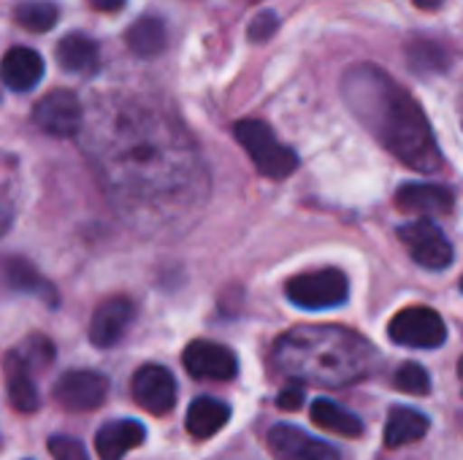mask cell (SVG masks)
<instances>
[{"instance_id": "obj_1", "label": "cell", "mask_w": 463, "mask_h": 460, "mask_svg": "<svg viewBox=\"0 0 463 460\" xmlns=\"http://www.w3.org/2000/svg\"><path fill=\"white\" fill-rule=\"evenodd\" d=\"M100 122L90 149L128 222L157 230L198 211L206 182L198 152L176 122L133 103L111 108Z\"/></svg>"}, {"instance_id": "obj_2", "label": "cell", "mask_w": 463, "mask_h": 460, "mask_svg": "<svg viewBox=\"0 0 463 460\" xmlns=\"http://www.w3.org/2000/svg\"><path fill=\"white\" fill-rule=\"evenodd\" d=\"M345 100L355 117L404 165L434 174L442 155L420 103L377 65H355L345 73Z\"/></svg>"}, {"instance_id": "obj_3", "label": "cell", "mask_w": 463, "mask_h": 460, "mask_svg": "<svg viewBox=\"0 0 463 460\" xmlns=\"http://www.w3.org/2000/svg\"><path fill=\"white\" fill-rule=\"evenodd\" d=\"M274 363L296 382L320 388H345L374 371V347L339 325H301L285 333L274 347Z\"/></svg>"}, {"instance_id": "obj_4", "label": "cell", "mask_w": 463, "mask_h": 460, "mask_svg": "<svg viewBox=\"0 0 463 460\" xmlns=\"http://www.w3.org/2000/svg\"><path fill=\"white\" fill-rule=\"evenodd\" d=\"M236 141L244 146V152L250 155V160L255 163V168L269 176V179H285L298 168V155L285 146L282 141H277L274 130L260 122V119H241L233 127Z\"/></svg>"}, {"instance_id": "obj_5", "label": "cell", "mask_w": 463, "mask_h": 460, "mask_svg": "<svg viewBox=\"0 0 463 460\" xmlns=\"http://www.w3.org/2000/svg\"><path fill=\"white\" fill-rule=\"evenodd\" d=\"M288 301L296 304L298 309L309 312H323V309H336L347 301L350 285L347 277L336 268H323L312 274L293 277L285 287Z\"/></svg>"}, {"instance_id": "obj_6", "label": "cell", "mask_w": 463, "mask_h": 460, "mask_svg": "<svg viewBox=\"0 0 463 460\" xmlns=\"http://www.w3.org/2000/svg\"><path fill=\"white\" fill-rule=\"evenodd\" d=\"M388 333H391V339L396 344L415 347V350H437L448 339L445 320L429 306H407V309H402L391 320Z\"/></svg>"}, {"instance_id": "obj_7", "label": "cell", "mask_w": 463, "mask_h": 460, "mask_svg": "<svg viewBox=\"0 0 463 460\" xmlns=\"http://www.w3.org/2000/svg\"><path fill=\"white\" fill-rule=\"evenodd\" d=\"M399 239L420 268L445 271L453 263V247L434 220H415L404 225L399 230Z\"/></svg>"}, {"instance_id": "obj_8", "label": "cell", "mask_w": 463, "mask_h": 460, "mask_svg": "<svg viewBox=\"0 0 463 460\" xmlns=\"http://www.w3.org/2000/svg\"><path fill=\"white\" fill-rule=\"evenodd\" d=\"M33 122L46 136L71 138L84 127V108L71 89H52L35 103Z\"/></svg>"}, {"instance_id": "obj_9", "label": "cell", "mask_w": 463, "mask_h": 460, "mask_svg": "<svg viewBox=\"0 0 463 460\" xmlns=\"http://www.w3.org/2000/svg\"><path fill=\"white\" fill-rule=\"evenodd\" d=\"M109 396V380L98 371H65L54 382V401L68 412H92Z\"/></svg>"}, {"instance_id": "obj_10", "label": "cell", "mask_w": 463, "mask_h": 460, "mask_svg": "<svg viewBox=\"0 0 463 460\" xmlns=\"http://www.w3.org/2000/svg\"><path fill=\"white\" fill-rule=\"evenodd\" d=\"M182 363H184L190 377L206 380V382H228L239 371L236 355L228 347H222L217 342H206V339H198V342L187 344V350L182 355Z\"/></svg>"}, {"instance_id": "obj_11", "label": "cell", "mask_w": 463, "mask_h": 460, "mask_svg": "<svg viewBox=\"0 0 463 460\" xmlns=\"http://www.w3.org/2000/svg\"><path fill=\"white\" fill-rule=\"evenodd\" d=\"M130 390H133L136 404L152 415H165L176 404V380L165 366H157V363L141 366L133 374Z\"/></svg>"}, {"instance_id": "obj_12", "label": "cell", "mask_w": 463, "mask_h": 460, "mask_svg": "<svg viewBox=\"0 0 463 460\" xmlns=\"http://www.w3.org/2000/svg\"><path fill=\"white\" fill-rule=\"evenodd\" d=\"M269 450L279 460H342L339 450L328 442L309 437L296 426H277L269 431Z\"/></svg>"}, {"instance_id": "obj_13", "label": "cell", "mask_w": 463, "mask_h": 460, "mask_svg": "<svg viewBox=\"0 0 463 460\" xmlns=\"http://www.w3.org/2000/svg\"><path fill=\"white\" fill-rule=\"evenodd\" d=\"M136 317V309L128 298H109L103 301L92 320H90V342L100 350H109L114 347L130 328Z\"/></svg>"}, {"instance_id": "obj_14", "label": "cell", "mask_w": 463, "mask_h": 460, "mask_svg": "<svg viewBox=\"0 0 463 460\" xmlns=\"http://www.w3.org/2000/svg\"><path fill=\"white\" fill-rule=\"evenodd\" d=\"M453 203H456L453 192L448 187L431 184V182H412L396 192V206L407 214H423V217L450 214Z\"/></svg>"}, {"instance_id": "obj_15", "label": "cell", "mask_w": 463, "mask_h": 460, "mask_svg": "<svg viewBox=\"0 0 463 460\" xmlns=\"http://www.w3.org/2000/svg\"><path fill=\"white\" fill-rule=\"evenodd\" d=\"M146 439V428L133 420V418H125V420H111L106 423L98 437H95V453L100 460H122L125 453H130L133 447L144 445Z\"/></svg>"}, {"instance_id": "obj_16", "label": "cell", "mask_w": 463, "mask_h": 460, "mask_svg": "<svg viewBox=\"0 0 463 460\" xmlns=\"http://www.w3.org/2000/svg\"><path fill=\"white\" fill-rule=\"evenodd\" d=\"M43 79V57L30 46H14L3 57V81L14 92H27Z\"/></svg>"}, {"instance_id": "obj_17", "label": "cell", "mask_w": 463, "mask_h": 460, "mask_svg": "<svg viewBox=\"0 0 463 460\" xmlns=\"http://www.w3.org/2000/svg\"><path fill=\"white\" fill-rule=\"evenodd\" d=\"M57 62L68 73L90 76L100 65V49L87 33H71L57 43Z\"/></svg>"}, {"instance_id": "obj_18", "label": "cell", "mask_w": 463, "mask_h": 460, "mask_svg": "<svg viewBox=\"0 0 463 460\" xmlns=\"http://www.w3.org/2000/svg\"><path fill=\"white\" fill-rule=\"evenodd\" d=\"M231 420V407L217 399H195L187 409L184 428L193 439H212L217 431H222Z\"/></svg>"}, {"instance_id": "obj_19", "label": "cell", "mask_w": 463, "mask_h": 460, "mask_svg": "<svg viewBox=\"0 0 463 460\" xmlns=\"http://www.w3.org/2000/svg\"><path fill=\"white\" fill-rule=\"evenodd\" d=\"M429 428L431 423L423 412L410 409V407H396L391 409L388 423H385V447L399 450V447L415 445L429 434Z\"/></svg>"}, {"instance_id": "obj_20", "label": "cell", "mask_w": 463, "mask_h": 460, "mask_svg": "<svg viewBox=\"0 0 463 460\" xmlns=\"http://www.w3.org/2000/svg\"><path fill=\"white\" fill-rule=\"evenodd\" d=\"M5 385H8V401L16 412L30 415L41 407V396H38L35 382L30 380V369L16 352L8 355L5 361Z\"/></svg>"}, {"instance_id": "obj_21", "label": "cell", "mask_w": 463, "mask_h": 460, "mask_svg": "<svg viewBox=\"0 0 463 460\" xmlns=\"http://www.w3.org/2000/svg\"><path fill=\"white\" fill-rule=\"evenodd\" d=\"M125 41H128L133 54H138V57H157L168 46V27H165V22L160 16L146 14V16L136 19L128 27Z\"/></svg>"}, {"instance_id": "obj_22", "label": "cell", "mask_w": 463, "mask_h": 460, "mask_svg": "<svg viewBox=\"0 0 463 460\" xmlns=\"http://www.w3.org/2000/svg\"><path fill=\"white\" fill-rule=\"evenodd\" d=\"M312 420H315V426H320L331 434H339V437L358 439L364 434V423L331 399H317L312 404Z\"/></svg>"}, {"instance_id": "obj_23", "label": "cell", "mask_w": 463, "mask_h": 460, "mask_svg": "<svg viewBox=\"0 0 463 460\" xmlns=\"http://www.w3.org/2000/svg\"><path fill=\"white\" fill-rule=\"evenodd\" d=\"M14 19L30 33H46L57 24L60 8L52 0H22L14 8Z\"/></svg>"}, {"instance_id": "obj_24", "label": "cell", "mask_w": 463, "mask_h": 460, "mask_svg": "<svg viewBox=\"0 0 463 460\" xmlns=\"http://www.w3.org/2000/svg\"><path fill=\"white\" fill-rule=\"evenodd\" d=\"M407 57H410V65L423 73L445 70L450 62V54L445 52V46L437 41H429V38H418V41L407 43Z\"/></svg>"}, {"instance_id": "obj_25", "label": "cell", "mask_w": 463, "mask_h": 460, "mask_svg": "<svg viewBox=\"0 0 463 460\" xmlns=\"http://www.w3.org/2000/svg\"><path fill=\"white\" fill-rule=\"evenodd\" d=\"M5 282H8V287H14V290H24V293H35L38 298H49L52 304H54V293H52V287L24 263V260H8V266H5Z\"/></svg>"}, {"instance_id": "obj_26", "label": "cell", "mask_w": 463, "mask_h": 460, "mask_svg": "<svg viewBox=\"0 0 463 460\" xmlns=\"http://www.w3.org/2000/svg\"><path fill=\"white\" fill-rule=\"evenodd\" d=\"M393 385L402 393H410V396H429L431 377H429V371L420 363H402L396 377H393Z\"/></svg>"}, {"instance_id": "obj_27", "label": "cell", "mask_w": 463, "mask_h": 460, "mask_svg": "<svg viewBox=\"0 0 463 460\" xmlns=\"http://www.w3.org/2000/svg\"><path fill=\"white\" fill-rule=\"evenodd\" d=\"M16 355L24 361V366H27V369H43V366H49V363H52L54 350H52V342H49V339L33 336V339H27V344H24V347H19V352H16Z\"/></svg>"}, {"instance_id": "obj_28", "label": "cell", "mask_w": 463, "mask_h": 460, "mask_svg": "<svg viewBox=\"0 0 463 460\" xmlns=\"http://www.w3.org/2000/svg\"><path fill=\"white\" fill-rule=\"evenodd\" d=\"M49 453L54 460H90L87 450L79 439L73 437H52L49 439Z\"/></svg>"}, {"instance_id": "obj_29", "label": "cell", "mask_w": 463, "mask_h": 460, "mask_svg": "<svg viewBox=\"0 0 463 460\" xmlns=\"http://www.w3.org/2000/svg\"><path fill=\"white\" fill-rule=\"evenodd\" d=\"M277 27H279V16H277L274 11H263V14H258V16L252 19V24H250V41H252V43L269 41V38L277 33Z\"/></svg>"}, {"instance_id": "obj_30", "label": "cell", "mask_w": 463, "mask_h": 460, "mask_svg": "<svg viewBox=\"0 0 463 460\" xmlns=\"http://www.w3.org/2000/svg\"><path fill=\"white\" fill-rule=\"evenodd\" d=\"M277 404L282 407V409H298L301 404H304V390L298 388V385H290V388H285L282 393H279V399H277Z\"/></svg>"}, {"instance_id": "obj_31", "label": "cell", "mask_w": 463, "mask_h": 460, "mask_svg": "<svg viewBox=\"0 0 463 460\" xmlns=\"http://www.w3.org/2000/svg\"><path fill=\"white\" fill-rule=\"evenodd\" d=\"M125 3L128 0H90V5L95 8V11H119V8H125Z\"/></svg>"}, {"instance_id": "obj_32", "label": "cell", "mask_w": 463, "mask_h": 460, "mask_svg": "<svg viewBox=\"0 0 463 460\" xmlns=\"http://www.w3.org/2000/svg\"><path fill=\"white\" fill-rule=\"evenodd\" d=\"M412 3H415L418 8H423V11H434V8H439L445 0H412Z\"/></svg>"}, {"instance_id": "obj_33", "label": "cell", "mask_w": 463, "mask_h": 460, "mask_svg": "<svg viewBox=\"0 0 463 460\" xmlns=\"http://www.w3.org/2000/svg\"><path fill=\"white\" fill-rule=\"evenodd\" d=\"M458 374H461V382H463V358H461V363H458Z\"/></svg>"}, {"instance_id": "obj_34", "label": "cell", "mask_w": 463, "mask_h": 460, "mask_svg": "<svg viewBox=\"0 0 463 460\" xmlns=\"http://www.w3.org/2000/svg\"><path fill=\"white\" fill-rule=\"evenodd\" d=\"M461 293H463V277H461Z\"/></svg>"}]
</instances>
